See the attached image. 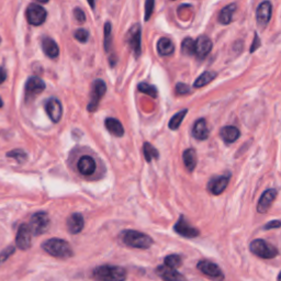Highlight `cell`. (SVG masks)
<instances>
[{
	"label": "cell",
	"mask_w": 281,
	"mask_h": 281,
	"mask_svg": "<svg viewBox=\"0 0 281 281\" xmlns=\"http://www.w3.org/2000/svg\"><path fill=\"white\" fill-rule=\"evenodd\" d=\"M93 276L98 281H126L128 274L122 267L103 265L97 267Z\"/></svg>",
	"instance_id": "obj_1"
},
{
	"label": "cell",
	"mask_w": 281,
	"mask_h": 281,
	"mask_svg": "<svg viewBox=\"0 0 281 281\" xmlns=\"http://www.w3.org/2000/svg\"><path fill=\"white\" fill-rule=\"evenodd\" d=\"M43 250L51 256L66 259L73 256V250L70 244L61 238H51L42 244Z\"/></svg>",
	"instance_id": "obj_2"
},
{
	"label": "cell",
	"mask_w": 281,
	"mask_h": 281,
	"mask_svg": "<svg viewBox=\"0 0 281 281\" xmlns=\"http://www.w3.org/2000/svg\"><path fill=\"white\" fill-rule=\"evenodd\" d=\"M121 237L126 245L134 248H140V250H147V248H150L153 245V239L151 238V236L144 233L133 231V230L124 231Z\"/></svg>",
	"instance_id": "obj_3"
},
{
	"label": "cell",
	"mask_w": 281,
	"mask_h": 281,
	"mask_svg": "<svg viewBox=\"0 0 281 281\" xmlns=\"http://www.w3.org/2000/svg\"><path fill=\"white\" fill-rule=\"evenodd\" d=\"M250 251L253 254L264 259H271L278 255V250L264 239H255L250 244Z\"/></svg>",
	"instance_id": "obj_4"
},
{
	"label": "cell",
	"mask_w": 281,
	"mask_h": 281,
	"mask_svg": "<svg viewBox=\"0 0 281 281\" xmlns=\"http://www.w3.org/2000/svg\"><path fill=\"white\" fill-rule=\"evenodd\" d=\"M50 224H51V220H50L49 214L47 213V212L40 211L32 215L29 227L31 229L32 234L38 236V235H42L45 232H48Z\"/></svg>",
	"instance_id": "obj_5"
},
{
	"label": "cell",
	"mask_w": 281,
	"mask_h": 281,
	"mask_svg": "<svg viewBox=\"0 0 281 281\" xmlns=\"http://www.w3.org/2000/svg\"><path fill=\"white\" fill-rule=\"evenodd\" d=\"M105 91H107V86H105V82L102 79H97L94 81L93 90H91L90 95V102L87 105V110H88L89 112L96 111L101 98H102L105 94Z\"/></svg>",
	"instance_id": "obj_6"
},
{
	"label": "cell",
	"mask_w": 281,
	"mask_h": 281,
	"mask_svg": "<svg viewBox=\"0 0 281 281\" xmlns=\"http://www.w3.org/2000/svg\"><path fill=\"white\" fill-rule=\"evenodd\" d=\"M197 268L199 269L202 274L205 275L206 277L214 281H222L224 279V274L221 270L220 267L214 264V262L209 260H201L198 262Z\"/></svg>",
	"instance_id": "obj_7"
},
{
	"label": "cell",
	"mask_w": 281,
	"mask_h": 281,
	"mask_svg": "<svg viewBox=\"0 0 281 281\" xmlns=\"http://www.w3.org/2000/svg\"><path fill=\"white\" fill-rule=\"evenodd\" d=\"M26 19L30 25L39 26L47 20V10L39 4L31 3L26 9Z\"/></svg>",
	"instance_id": "obj_8"
},
{
	"label": "cell",
	"mask_w": 281,
	"mask_h": 281,
	"mask_svg": "<svg viewBox=\"0 0 281 281\" xmlns=\"http://www.w3.org/2000/svg\"><path fill=\"white\" fill-rule=\"evenodd\" d=\"M45 89L44 81L40 77L32 76L26 80V99L27 101L33 100Z\"/></svg>",
	"instance_id": "obj_9"
},
{
	"label": "cell",
	"mask_w": 281,
	"mask_h": 281,
	"mask_svg": "<svg viewBox=\"0 0 281 281\" xmlns=\"http://www.w3.org/2000/svg\"><path fill=\"white\" fill-rule=\"evenodd\" d=\"M32 232L29 225L21 224L18 229L16 236V245L21 251H26L31 247L32 244Z\"/></svg>",
	"instance_id": "obj_10"
},
{
	"label": "cell",
	"mask_w": 281,
	"mask_h": 281,
	"mask_svg": "<svg viewBox=\"0 0 281 281\" xmlns=\"http://www.w3.org/2000/svg\"><path fill=\"white\" fill-rule=\"evenodd\" d=\"M141 35H142V30L140 25H134L133 26L130 31H128L127 41L128 45H130L131 49L134 52V55L136 57H139L141 55Z\"/></svg>",
	"instance_id": "obj_11"
},
{
	"label": "cell",
	"mask_w": 281,
	"mask_h": 281,
	"mask_svg": "<svg viewBox=\"0 0 281 281\" xmlns=\"http://www.w3.org/2000/svg\"><path fill=\"white\" fill-rule=\"evenodd\" d=\"M271 13H273V6H271V3L269 1H262L256 10L257 25L261 27H265L269 24L271 19Z\"/></svg>",
	"instance_id": "obj_12"
},
{
	"label": "cell",
	"mask_w": 281,
	"mask_h": 281,
	"mask_svg": "<svg viewBox=\"0 0 281 281\" xmlns=\"http://www.w3.org/2000/svg\"><path fill=\"white\" fill-rule=\"evenodd\" d=\"M276 198H277V190H276V189H268V190H266L261 195L259 201H258L257 211L259 212V213H266V212L270 209V206L273 205Z\"/></svg>",
	"instance_id": "obj_13"
},
{
	"label": "cell",
	"mask_w": 281,
	"mask_h": 281,
	"mask_svg": "<svg viewBox=\"0 0 281 281\" xmlns=\"http://www.w3.org/2000/svg\"><path fill=\"white\" fill-rule=\"evenodd\" d=\"M175 232L178 233L179 235H181L183 237H196L200 234L199 230H197L196 228L189 225V223L185 220L183 216H180L178 220V222L175 224L174 227Z\"/></svg>",
	"instance_id": "obj_14"
},
{
	"label": "cell",
	"mask_w": 281,
	"mask_h": 281,
	"mask_svg": "<svg viewBox=\"0 0 281 281\" xmlns=\"http://www.w3.org/2000/svg\"><path fill=\"white\" fill-rule=\"evenodd\" d=\"M45 110H47L48 116L52 120L54 123L59 122L63 116V108L62 104L56 98L50 99L47 104H45Z\"/></svg>",
	"instance_id": "obj_15"
},
{
	"label": "cell",
	"mask_w": 281,
	"mask_h": 281,
	"mask_svg": "<svg viewBox=\"0 0 281 281\" xmlns=\"http://www.w3.org/2000/svg\"><path fill=\"white\" fill-rule=\"evenodd\" d=\"M156 274L165 281H187L185 276H182L180 273H178L176 269L169 268V267L165 265L157 267Z\"/></svg>",
	"instance_id": "obj_16"
},
{
	"label": "cell",
	"mask_w": 281,
	"mask_h": 281,
	"mask_svg": "<svg viewBox=\"0 0 281 281\" xmlns=\"http://www.w3.org/2000/svg\"><path fill=\"white\" fill-rule=\"evenodd\" d=\"M212 41L208 38V36L201 35L196 41V55L198 58L204 59V57L208 56L212 50Z\"/></svg>",
	"instance_id": "obj_17"
},
{
	"label": "cell",
	"mask_w": 281,
	"mask_h": 281,
	"mask_svg": "<svg viewBox=\"0 0 281 281\" xmlns=\"http://www.w3.org/2000/svg\"><path fill=\"white\" fill-rule=\"evenodd\" d=\"M230 181V176H220V177H215L212 179V180L209 182L208 189L209 191L214 196H219L222 193L225 189H227L228 185Z\"/></svg>",
	"instance_id": "obj_18"
},
{
	"label": "cell",
	"mask_w": 281,
	"mask_h": 281,
	"mask_svg": "<svg viewBox=\"0 0 281 281\" xmlns=\"http://www.w3.org/2000/svg\"><path fill=\"white\" fill-rule=\"evenodd\" d=\"M78 172L84 176H90L93 175L96 170V162L93 157L88 155H85L80 157L77 164Z\"/></svg>",
	"instance_id": "obj_19"
},
{
	"label": "cell",
	"mask_w": 281,
	"mask_h": 281,
	"mask_svg": "<svg viewBox=\"0 0 281 281\" xmlns=\"http://www.w3.org/2000/svg\"><path fill=\"white\" fill-rule=\"evenodd\" d=\"M192 135L199 141H204L209 137V128L205 119H199L195 122L192 128Z\"/></svg>",
	"instance_id": "obj_20"
},
{
	"label": "cell",
	"mask_w": 281,
	"mask_h": 281,
	"mask_svg": "<svg viewBox=\"0 0 281 281\" xmlns=\"http://www.w3.org/2000/svg\"><path fill=\"white\" fill-rule=\"evenodd\" d=\"M85 221L80 213H74L67 220V229L72 234H78L82 231Z\"/></svg>",
	"instance_id": "obj_21"
},
{
	"label": "cell",
	"mask_w": 281,
	"mask_h": 281,
	"mask_svg": "<svg viewBox=\"0 0 281 281\" xmlns=\"http://www.w3.org/2000/svg\"><path fill=\"white\" fill-rule=\"evenodd\" d=\"M220 136L222 137V140L227 143V144H231V143H234L235 141L238 140V137L241 136V132H239L237 128L233 126H228L221 128Z\"/></svg>",
	"instance_id": "obj_22"
},
{
	"label": "cell",
	"mask_w": 281,
	"mask_h": 281,
	"mask_svg": "<svg viewBox=\"0 0 281 281\" xmlns=\"http://www.w3.org/2000/svg\"><path fill=\"white\" fill-rule=\"evenodd\" d=\"M156 47L160 56H170L175 52V45L168 38H160Z\"/></svg>",
	"instance_id": "obj_23"
},
{
	"label": "cell",
	"mask_w": 281,
	"mask_h": 281,
	"mask_svg": "<svg viewBox=\"0 0 281 281\" xmlns=\"http://www.w3.org/2000/svg\"><path fill=\"white\" fill-rule=\"evenodd\" d=\"M104 126L107 128V130L117 137H121L124 134V128L122 123L119 121V120L114 118H108L105 120Z\"/></svg>",
	"instance_id": "obj_24"
},
{
	"label": "cell",
	"mask_w": 281,
	"mask_h": 281,
	"mask_svg": "<svg viewBox=\"0 0 281 281\" xmlns=\"http://www.w3.org/2000/svg\"><path fill=\"white\" fill-rule=\"evenodd\" d=\"M42 48L44 53L51 58H56L59 54V49L56 42L51 38H44L42 40Z\"/></svg>",
	"instance_id": "obj_25"
},
{
	"label": "cell",
	"mask_w": 281,
	"mask_h": 281,
	"mask_svg": "<svg viewBox=\"0 0 281 281\" xmlns=\"http://www.w3.org/2000/svg\"><path fill=\"white\" fill-rule=\"evenodd\" d=\"M235 11H236V4L235 3H230L227 7H224L219 15L220 24H222V25L231 24Z\"/></svg>",
	"instance_id": "obj_26"
},
{
	"label": "cell",
	"mask_w": 281,
	"mask_h": 281,
	"mask_svg": "<svg viewBox=\"0 0 281 281\" xmlns=\"http://www.w3.org/2000/svg\"><path fill=\"white\" fill-rule=\"evenodd\" d=\"M215 78H216L215 72H211V71L204 72L197 78L195 82H193V87H195V88H202V87L209 85L212 80L215 79Z\"/></svg>",
	"instance_id": "obj_27"
},
{
	"label": "cell",
	"mask_w": 281,
	"mask_h": 281,
	"mask_svg": "<svg viewBox=\"0 0 281 281\" xmlns=\"http://www.w3.org/2000/svg\"><path fill=\"white\" fill-rule=\"evenodd\" d=\"M182 158H183V163H185L186 168L189 170V172H192V170L195 169L196 166H197L196 151L193 149L186 150L185 152H183Z\"/></svg>",
	"instance_id": "obj_28"
},
{
	"label": "cell",
	"mask_w": 281,
	"mask_h": 281,
	"mask_svg": "<svg viewBox=\"0 0 281 281\" xmlns=\"http://www.w3.org/2000/svg\"><path fill=\"white\" fill-rule=\"evenodd\" d=\"M187 112H188V110L183 109V110H181V111H179L178 113L175 114V116L170 119V121L168 123V127H169L170 130H174V131L178 130L179 127H180V124L182 123L183 118H185Z\"/></svg>",
	"instance_id": "obj_29"
},
{
	"label": "cell",
	"mask_w": 281,
	"mask_h": 281,
	"mask_svg": "<svg viewBox=\"0 0 281 281\" xmlns=\"http://www.w3.org/2000/svg\"><path fill=\"white\" fill-rule=\"evenodd\" d=\"M143 152H144V157L147 160V162H151L152 159H156L158 158V151L155 149V147L150 144L149 142L144 143V146H143Z\"/></svg>",
	"instance_id": "obj_30"
},
{
	"label": "cell",
	"mask_w": 281,
	"mask_h": 281,
	"mask_svg": "<svg viewBox=\"0 0 281 281\" xmlns=\"http://www.w3.org/2000/svg\"><path fill=\"white\" fill-rule=\"evenodd\" d=\"M112 48V26L110 22L104 25V51L109 52Z\"/></svg>",
	"instance_id": "obj_31"
},
{
	"label": "cell",
	"mask_w": 281,
	"mask_h": 281,
	"mask_svg": "<svg viewBox=\"0 0 281 281\" xmlns=\"http://www.w3.org/2000/svg\"><path fill=\"white\" fill-rule=\"evenodd\" d=\"M181 52L183 55L196 54V42L191 38H186L181 43Z\"/></svg>",
	"instance_id": "obj_32"
},
{
	"label": "cell",
	"mask_w": 281,
	"mask_h": 281,
	"mask_svg": "<svg viewBox=\"0 0 281 281\" xmlns=\"http://www.w3.org/2000/svg\"><path fill=\"white\" fill-rule=\"evenodd\" d=\"M164 262H165V266L169 267V268L177 269L178 267L181 266L182 259H181V257L179 256V255L173 254V255H168L167 257H165Z\"/></svg>",
	"instance_id": "obj_33"
},
{
	"label": "cell",
	"mask_w": 281,
	"mask_h": 281,
	"mask_svg": "<svg viewBox=\"0 0 281 281\" xmlns=\"http://www.w3.org/2000/svg\"><path fill=\"white\" fill-rule=\"evenodd\" d=\"M137 89L143 94L149 95L152 98H156V97H157V89H156V87L147 84V82H141V84L137 86Z\"/></svg>",
	"instance_id": "obj_34"
},
{
	"label": "cell",
	"mask_w": 281,
	"mask_h": 281,
	"mask_svg": "<svg viewBox=\"0 0 281 281\" xmlns=\"http://www.w3.org/2000/svg\"><path fill=\"white\" fill-rule=\"evenodd\" d=\"M7 156H8V157L17 159L19 163H22L26 158V152H24L22 150H15V151L9 152V153H7Z\"/></svg>",
	"instance_id": "obj_35"
},
{
	"label": "cell",
	"mask_w": 281,
	"mask_h": 281,
	"mask_svg": "<svg viewBox=\"0 0 281 281\" xmlns=\"http://www.w3.org/2000/svg\"><path fill=\"white\" fill-rule=\"evenodd\" d=\"M74 36L77 41H79L80 43H86L89 38V32L85 29H78L74 33Z\"/></svg>",
	"instance_id": "obj_36"
},
{
	"label": "cell",
	"mask_w": 281,
	"mask_h": 281,
	"mask_svg": "<svg viewBox=\"0 0 281 281\" xmlns=\"http://www.w3.org/2000/svg\"><path fill=\"white\" fill-rule=\"evenodd\" d=\"M155 0H145V21H149L154 11Z\"/></svg>",
	"instance_id": "obj_37"
},
{
	"label": "cell",
	"mask_w": 281,
	"mask_h": 281,
	"mask_svg": "<svg viewBox=\"0 0 281 281\" xmlns=\"http://www.w3.org/2000/svg\"><path fill=\"white\" fill-rule=\"evenodd\" d=\"M176 93H177V95L185 96V95L190 94L191 89L187 84H183V82H178V84L176 85Z\"/></svg>",
	"instance_id": "obj_38"
},
{
	"label": "cell",
	"mask_w": 281,
	"mask_h": 281,
	"mask_svg": "<svg viewBox=\"0 0 281 281\" xmlns=\"http://www.w3.org/2000/svg\"><path fill=\"white\" fill-rule=\"evenodd\" d=\"M16 248L13 246H8L7 248H4V250L0 253V264L3 261H6L9 257H10L13 253H15Z\"/></svg>",
	"instance_id": "obj_39"
},
{
	"label": "cell",
	"mask_w": 281,
	"mask_h": 281,
	"mask_svg": "<svg viewBox=\"0 0 281 281\" xmlns=\"http://www.w3.org/2000/svg\"><path fill=\"white\" fill-rule=\"evenodd\" d=\"M74 16H75V19H76L78 22H80V24H82V22L86 21L85 13H84V11H82L81 9H79V8H76L75 10H74Z\"/></svg>",
	"instance_id": "obj_40"
},
{
	"label": "cell",
	"mask_w": 281,
	"mask_h": 281,
	"mask_svg": "<svg viewBox=\"0 0 281 281\" xmlns=\"http://www.w3.org/2000/svg\"><path fill=\"white\" fill-rule=\"evenodd\" d=\"M281 227V221L279 220H274L271 222L267 223L265 225V230H273V229H279Z\"/></svg>",
	"instance_id": "obj_41"
},
{
	"label": "cell",
	"mask_w": 281,
	"mask_h": 281,
	"mask_svg": "<svg viewBox=\"0 0 281 281\" xmlns=\"http://www.w3.org/2000/svg\"><path fill=\"white\" fill-rule=\"evenodd\" d=\"M259 47H260V39L258 38L257 33H255V38H254V41H253V44L250 49V52L254 53L257 49H259Z\"/></svg>",
	"instance_id": "obj_42"
},
{
	"label": "cell",
	"mask_w": 281,
	"mask_h": 281,
	"mask_svg": "<svg viewBox=\"0 0 281 281\" xmlns=\"http://www.w3.org/2000/svg\"><path fill=\"white\" fill-rule=\"evenodd\" d=\"M7 79V72L3 68H0V85Z\"/></svg>",
	"instance_id": "obj_43"
},
{
	"label": "cell",
	"mask_w": 281,
	"mask_h": 281,
	"mask_svg": "<svg viewBox=\"0 0 281 281\" xmlns=\"http://www.w3.org/2000/svg\"><path fill=\"white\" fill-rule=\"evenodd\" d=\"M87 1H88V3L90 4V7L91 8H95V0H87Z\"/></svg>",
	"instance_id": "obj_44"
},
{
	"label": "cell",
	"mask_w": 281,
	"mask_h": 281,
	"mask_svg": "<svg viewBox=\"0 0 281 281\" xmlns=\"http://www.w3.org/2000/svg\"><path fill=\"white\" fill-rule=\"evenodd\" d=\"M38 1H39V2H42V3H47V2L49 1V0H38Z\"/></svg>",
	"instance_id": "obj_45"
},
{
	"label": "cell",
	"mask_w": 281,
	"mask_h": 281,
	"mask_svg": "<svg viewBox=\"0 0 281 281\" xmlns=\"http://www.w3.org/2000/svg\"><path fill=\"white\" fill-rule=\"evenodd\" d=\"M2 105H3V102H2V99L0 98V108H2Z\"/></svg>",
	"instance_id": "obj_46"
},
{
	"label": "cell",
	"mask_w": 281,
	"mask_h": 281,
	"mask_svg": "<svg viewBox=\"0 0 281 281\" xmlns=\"http://www.w3.org/2000/svg\"><path fill=\"white\" fill-rule=\"evenodd\" d=\"M278 281H281V273H280L279 276H278Z\"/></svg>",
	"instance_id": "obj_47"
},
{
	"label": "cell",
	"mask_w": 281,
	"mask_h": 281,
	"mask_svg": "<svg viewBox=\"0 0 281 281\" xmlns=\"http://www.w3.org/2000/svg\"><path fill=\"white\" fill-rule=\"evenodd\" d=\"M0 43H1V38H0Z\"/></svg>",
	"instance_id": "obj_48"
}]
</instances>
